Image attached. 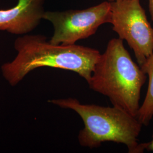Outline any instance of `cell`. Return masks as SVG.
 <instances>
[{
	"label": "cell",
	"mask_w": 153,
	"mask_h": 153,
	"mask_svg": "<svg viewBox=\"0 0 153 153\" xmlns=\"http://www.w3.org/2000/svg\"><path fill=\"white\" fill-rule=\"evenodd\" d=\"M14 60L2 64V76L15 86L33 70L51 67L75 72L87 82L101 55L97 49L76 44H53L42 35H23L14 42Z\"/></svg>",
	"instance_id": "cell-1"
},
{
	"label": "cell",
	"mask_w": 153,
	"mask_h": 153,
	"mask_svg": "<svg viewBox=\"0 0 153 153\" xmlns=\"http://www.w3.org/2000/svg\"><path fill=\"white\" fill-rule=\"evenodd\" d=\"M146 74L133 61L123 40H110L96 63L89 88L109 99L113 105L137 117Z\"/></svg>",
	"instance_id": "cell-2"
},
{
	"label": "cell",
	"mask_w": 153,
	"mask_h": 153,
	"mask_svg": "<svg viewBox=\"0 0 153 153\" xmlns=\"http://www.w3.org/2000/svg\"><path fill=\"white\" fill-rule=\"evenodd\" d=\"M49 102L72 109L81 117L84 128L79 132L78 140L83 147L93 149L103 142H114L124 144L129 153H140L137 138L142 125L137 117L114 105L83 104L72 98L52 99Z\"/></svg>",
	"instance_id": "cell-3"
},
{
	"label": "cell",
	"mask_w": 153,
	"mask_h": 153,
	"mask_svg": "<svg viewBox=\"0 0 153 153\" xmlns=\"http://www.w3.org/2000/svg\"><path fill=\"white\" fill-rule=\"evenodd\" d=\"M111 2L112 30L133 49L140 66L153 52V28L148 21L140 0Z\"/></svg>",
	"instance_id": "cell-4"
},
{
	"label": "cell",
	"mask_w": 153,
	"mask_h": 153,
	"mask_svg": "<svg viewBox=\"0 0 153 153\" xmlns=\"http://www.w3.org/2000/svg\"><path fill=\"white\" fill-rule=\"evenodd\" d=\"M43 19L51 23L54 33L49 41L53 44L72 45L94 35L111 19V2L104 1L84 9L45 11Z\"/></svg>",
	"instance_id": "cell-5"
},
{
	"label": "cell",
	"mask_w": 153,
	"mask_h": 153,
	"mask_svg": "<svg viewBox=\"0 0 153 153\" xmlns=\"http://www.w3.org/2000/svg\"><path fill=\"white\" fill-rule=\"evenodd\" d=\"M46 0H18L16 5L0 10V31L23 35L38 26L44 15Z\"/></svg>",
	"instance_id": "cell-6"
},
{
	"label": "cell",
	"mask_w": 153,
	"mask_h": 153,
	"mask_svg": "<svg viewBox=\"0 0 153 153\" xmlns=\"http://www.w3.org/2000/svg\"><path fill=\"white\" fill-rule=\"evenodd\" d=\"M140 67L149 76V85L146 97L139 108L137 119L142 125L148 126L153 116V52Z\"/></svg>",
	"instance_id": "cell-7"
},
{
	"label": "cell",
	"mask_w": 153,
	"mask_h": 153,
	"mask_svg": "<svg viewBox=\"0 0 153 153\" xmlns=\"http://www.w3.org/2000/svg\"><path fill=\"white\" fill-rule=\"evenodd\" d=\"M140 148L141 153H143L145 150L147 151L153 152V140L150 142L140 143Z\"/></svg>",
	"instance_id": "cell-8"
},
{
	"label": "cell",
	"mask_w": 153,
	"mask_h": 153,
	"mask_svg": "<svg viewBox=\"0 0 153 153\" xmlns=\"http://www.w3.org/2000/svg\"><path fill=\"white\" fill-rule=\"evenodd\" d=\"M149 8L152 19L153 21V0H149Z\"/></svg>",
	"instance_id": "cell-9"
},
{
	"label": "cell",
	"mask_w": 153,
	"mask_h": 153,
	"mask_svg": "<svg viewBox=\"0 0 153 153\" xmlns=\"http://www.w3.org/2000/svg\"><path fill=\"white\" fill-rule=\"evenodd\" d=\"M119 1V0H108V1H109V2H113V1Z\"/></svg>",
	"instance_id": "cell-10"
}]
</instances>
